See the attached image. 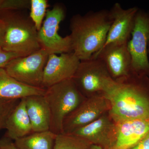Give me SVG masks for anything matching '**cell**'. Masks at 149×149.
<instances>
[{
	"mask_svg": "<svg viewBox=\"0 0 149 149\" xmlns=\"http://www.w3.org/2000/svg\"><path fill=\"white\" fill-rule=\"evenodd\" d=\"M44 96L50 112L49 130L56 135L62 133L65 118L86 98L72 79L47 88Z\"/></svg>",
	"mask_w": 149,
	"mask_h": 149,
	"instance_id": "4",
	"label": "cell"
},
{
	"mask_svg": "<svg viewBox=\"0 0 149 149\" xmlns=\"http://www.w3.org/2000/svg\"><path fill=\"white\" fill-rule=\"evenodd\" d=\"M2 2V0H0V11L1 10V6Z\"/></svg>",
	"mask_w": 149,
	"mask_h": 149,
	"instance_id": "28",
	"label": "cell"
},
{
	"mask_svg": "<svg viewBox=\"0 0 149 149\" xmlns=\"http://www.w3.org/2000/svg\"><path fill=\"white\" fill-rule=\"evenodd\" d=\"M5 129L6 132L4 136L13 141L33 133L24 98L20 100L19 103L9 116Z\"/></svg>",
	"mask_w": 149,
	"mask_h": 149,
	"instance_id": "17",
	"label": "cell"
},
{
	"mask_svg": "<svg viewBox=\"0 0 149 149\" xmlns=\"http://www.w3.org/2000/svg\"><path fill=\"white\" fill-rule=\"evenodd\" d=\"M149 12L139 9L128 43L131 58V73L149 76Z\"/></svg>",
	"mask_w": 149,
	"mask_h": 149,
	"instance_id": "7",
	"label": "cell"
},
{
	"mask_svg": "<svg viewBox=\"0 0 149 149\" xmlns=\"http://www.w3.org/2000/svg\"><path fill=\"white\" fill-rule=\"evenodd\" d=\"M128 149H149V131L138 143Z\"/></svg>",
	"mask_w": 149,
	"mask_h": 149,
	"instance_id": "25",
	"label": "cell"
},
{
	"mask_svg": "<svg viewBox=\"0 0 149 149\" xmlns=\"http://www.w3.org/2000/svg\"><path fill=\"white\" fill-rule=\"evenodd\" d=\"M148 53L149 54V39L148 41Z\"/></svg>",
	"mask_w": 149,
	"mask_h": 149,
	"instance_id": "29",
	"label": "cell"
},
{
	"mask_svg": "<svg viewBox=\"0 0 149 149\" xmlns=\"http://www.w3.org/2000/svg\"><path fill=\"white\" fill-rule=\"evenodd\" d=\"M66 10L61 4L55 5L47 11L42 25L38 31V40L41 49L49 54H60L72 52L70 35L62 37L58 31L61 22L64 19Z\"/></svg>",
	"mask_w": 149,
	"mask_h": 149,
	"instance_id": "6",
	"label": "cell"
},
{
	"mask_svg": "<svg viewBox=\"0 0 149 149\" xmlns=\"http://www.w3.org/2000/svg\"><path fill=\"white\" fill-rule=\"evenodd\" d=\"M90 149H103L101 147L95 145H92Z\"/></svg>",
	"mask_w": 149,
	"mask_h": 149,
	"instance_id": "27",
	"label": "cell"
},
{
	"mask_svg": "<svg viewBox=\"0 0 149 149\" xmlns=\"http://www.w3.org/2000/svg\"><path fill=\"white\" fill-rule=\"evenodd\" d=\"M128 43H109L93 55L103 62L115 81L123 80L131 73V58Z\"/></svg>",
	"mask_w": 149,
	"mask_h": 149,
	"instance_id": "10",
	"label": "cell"
},
{
	"mask_svg": "<svg viewBox=\"0 0 149 149\" xmlns=\"http://www.w3.org/2000/svg\"><path fill=\"white\" fill-rule=\"evenodd\" d=\"M20 100L0 99V130L5 129L6 122L11 113L19 103Z\"/></svg>",
	"mask_w": 149,
	"mask_h": 149,
	"instance_id": "21",
	"label": "cell"
},
{
	"mask_svg": "<svg viewBox=\"0 0 149 149\" xmlns=\"http://www.w3.org/2000/svg\"><path fill=\"white\" fill-rule=\"evenodd\" d=\"M110 108L109 102L103 95L86 98L65 118L62 133L71 134L97 120L109 112Z\"/></svg>",
	"mask_w": 149,
	"mask_h": 149,
	"instance_id": "9",
	"label": "cell"
},
{
	"mask_svg": "<svg viewBox=\"0 0 149 149\" xmlns=\"http://www.w3.org/2000/svg\"><path fill=\"white\" fill-rule=\"evenodd\" d=\"M104 95L109 102V113L115 123L149 118V76L131 73L115 81Z\"/></svg>",
	"mask_w": 149,
	"mask_h": 149,
	"instance_id": "1",
	"label": "cell"
},
{
	"mask_svg": "<svg viewBox=\"0 0 149 149\" xmlns=\"http://www.w3.org/2000/svg\"><path fill=\"white\" fill-rule=\"evenodd\" d=\"M72 79L85 98L104 95L115 82L103 62L94 56L80 61Z\"/></svg>",
	"mask_w": 149,
	"mask_h": 149,
	"instance_id": "5",
	"label": "cell"
},
{
	"mask_svg": "<svg viewBox=\"0 0 149 149\" xmlns=\"http://www.w3.org/2000/svg\"><path fill=\"white\" fill-rule=\"evenodd\" d=\"M19 56H23L16 53L8 52L0 49V68H5L10 62Z\"/></svg>",
	"mask_w": 149,
	"mask_h": 149,
	"instance_id": "23",
	"label": "cell"
},
{
	"mask_svg": "<svg viewBox=\"0 0 149 149\" xmlns=\"http://www.w3.org/2000/svg\"><path fill=\"white\" fill-rule=\"evenodd\" d=\"M17 10L0 11L5 27L3 49L21 56L31 54L41 49L38 31L29 17Z\"/></svg>",
	"mask_w": 149,
	"mask_h": 149,
	"instance_id": "3",
	"label": "cell"
},
{
	"mask_svg": "<svg viewBox=\"0 0 149 149\" xmlns=\"http://www.w3.org/2000/svg\"><path fill=\"white\" fill-rule=\"evenodd\" d=\"M49 55L41 49L29 55L13 59L4 68L19 82L31 87L44 88L43 73Z\"/></svg>",
	"mask_w": 149,
	"mask_h": 149,
	"instance_id": "8",
	"label": "cell"
},
{
	"mask_svg": "<svg viewBox=\"0 0 149 149\" xmlns=\"http://www.w3.org/2000/svg\"><path fill=\"white\" fill-rule=\"evenodd\" d=\"M115 126V122L108 112L71 134L86 139L93 145L100 146L103 149H112Z\"/></svg>",
	"mask_w": 149,
	"mask_h": 149,
	"instance_id": "12",
	"label": "cell"
},
{
	"mask_svg": "<svg viewBox=\"0 0 149 149\" xmlns=\"http://www.w3.org/2000/svg\"><path fill=\"white\" fill-rule=\"evenodd\" d=\"M92 145L79 136L61 133L57 135L53 149H90Z\"/></svg>",
	"mask_w": 149,
	"mask_h": 149,
	"instance_id": "19",
	"label": "cell"
},
{
	"mask_svg": "<svg viewBox=\"0 0 149 149\" xmlns=\"http://www.w3.org/2000/svg\"><path fill=\"white\" fill-rule=\"evenodd\" d=\"M30 7L29 0H2L1 10H18Z\"/></svg>",
	"mask_w": 149,
	"mask_h": 149,
	"instance_id": "22",
	"label": "cell"
},
{
	"mask_svg": "<svg viewBox=\"0 0 149 149\" xmlns=\"http://www.w3.org/2000/svg\"><path fill=\"white\" fill-rule=\"evenodd\" d=\"M48 7V2L47 0H30L29 17L38 31L42 25Z\"/></svg>",
	"mask_w": 149,
	"mask_h": 149,
	"instance_id": "20",
	"label": "cell"
},
{
	"mask_svg": "<svg viewBox=\"0 0 149 149\" xmlns=\"http://www.w3.org/2000/svg\"><path fill=\"white\" fill-rule=\"evenodd\" d=\"M5 27L4 23L3 20L0 18V49H2L3 42L4 38Z\"/></svg>",
	"mask_w": 149,
	"mask_h": 149,
	"instance_id": "26",
	"label": "cell"
},
{
	"mask_svg": "<svg viewBox=\"0 0 149 149\" xmlns=\"http://www.w3.org/2000/svg\"><path fill=\"white\" fill-rule=\"evenodd\" d=\"M0 149H19L14 141L4 136L0 139Z\"/></svg>",
	"mask_w": 149,
	"mask_h": 149,
	"instance_id": "24",
	"label": "cell"
},
{
	"mask_svg": "<svg viewBox=\"0 0 149 149\" xmlns=\"http://www.w3.org/2000/svg\"><path fill=\"white\" fill-rule=\"evenodd\" d=\"M139 9L137 7L124 9L118 3L113 6L109 10L113 18L112 23L104 45L111 43L127 42L129 41Z\"/></svg>",
	"mask_w": 149,
	"mask_h": 149,
	"instance_id": "13",
	"label": "cell"
},
{
	"mask_svg": "<svg viewBox=\"0 0 149 149\" xmlns=\"http://www.w3.org/2000/svg\"><path fill=\"white\" fill-rule=\"evenodd\" d=\"M56 136L50 130L33 132L14 142L19 149H53Z\"/></svg>",
	"mask_w": 149,
	"mask_h": 149,
	"instance_id": "18",
	"label": "cell"
},
{
	"mask_svg": "<svg viewBox=\"0 0 149 149\" xmlns=\"http://www.w3.org/2000/svg\"><path fill=\"white\" fill-rule=\"evenodd\" d=\"M149 131V118L116 123L112 149H128L138 143Z\"/></svg>",
	"mask_w": 149,
	"mask_h": 149,
	"instance_id": "14",
	"label": "cell"
},
{
	"mask_svg": "<svg viewBox=\"0 0 149 149\" xmlns=\"http://www.w3.org/2000/svg\"><path fill=\"white\" fill-rule=\"evenodd\" d=\"M24 99L33 132L49 130L50 112L44 96H31Z\"/></svg>",
	"mask_w": 149,
	"mask_h": 149,
	"instance_id": "16",
	"label": "cell"
},
{
	"mask_svg": "<svg viewBox=\"0 0 149 149\" xmlns=\"http://www.w3.org/2000/svg\"><path fill=\"white\" fill-rule=\"evenodd\" d=\"M113 18L109 10L74 15L70 21L72 52L80 61L91 58L105 44Z\"/></svg>",
	"mask_w": 149,
	"mask_h": 149,
	"instance_id": "2",
	"label": "cell"
},
{
	"mask_svg": "<svg viewBox=\"0 0 149 149\" xmlns=\"http://www.w3.org/2000/svg\"><path fill=\"white\" fill-rule=\"evenodd\" d=\"M80 60L73 52L51 54L44 70L43 88L45 89L71 79L74 76Z\"/></svg>",
	"mask_w": 149,
	"mask_h": 149,
	"instance_id": "11",
	"label": "cell"
},
{
	"mask_svg": "<svg viewBox=\"0 0 149 149\" xmlns=\"http://www.w3.org/2000/svg\"><path fill=\"white\" fill-rule=\"evenodd\" d=\"M46 89L31 87L19 82L4 68H0V99L21 100L29 96H44Z\"/></svg>",
	"mask_w": 149,
	"mask_h": 149,
	"instance_id": "15",
	"label": "cell"
}]
</instances>
